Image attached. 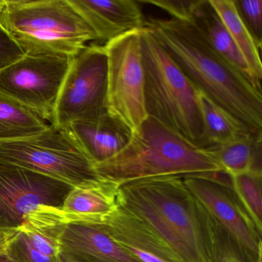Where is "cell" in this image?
Returning a JSON list of instances; mask_svg holds the SVG:
<instances>
[{
	"label": "cell",
	"instance_id": "22",
	"mask_svg": "<svg viewBox=\"0 0 262 262\" xmlns=\"http://www.w3.org/2000/svg\"><path fill=\"white\" fill-rule=\"evenodd\" d=\"M48 126L34 112L0 93V142L30 137Z\"/></svg>",
	"mask_w": 262,
	"mask_h": 262
},
{
	"label": "cell",
	"instance_id": "1",
	"mask_svg": "<svg viewBox=\"0 0 262 262\" xmlns=\"http://www.w3.org/2000/svg\"><path fill=\"white\" fill-rule=\"evenodd\" d=\"M118 205L148 225L183 262H211L216 222L182 177L147 178L122 184Z\"/></svg>",
	"mask_w": 262,
	"mask_h": 262
},
{
	"label": "cell",
	"instance_id": "20",
	"mask_svg": "<svg viewBox=\"0 0 262 262\" xmlns=\"http://www.w3.org/2000/svg\"><path fill=\"white\" fill-rule=\"evenodd\" d=\"M208 2L245 59L254 82L259 88L262 89V64L260 56L261 47L256 42L244 24L236 8L234 0H208Z\"/></svg>",
	"mask_w": 262,
	"mask_h": 262
},
{
	"label": "cell",
	"instance_id": "5",
	"mask_svg": "<svg viewBox=\"0 0 262 262\" xmlns=\"http://www.w3.org/2000/svg\"><path fill=\"white\" fill-rule=\"evenodd\" d=\"M141 47L147 114L204 148L199 91L145 27Z\"/></svg>",
	"mask_w": 262,
	"mask_h": 262
},
{
	"label": "cell",
	"instance_id": "15",
	"mask_svg": "<svg viewBox=\"0 0 262 262\" xmlns=\"http://www.w3.org/2000/svg\"><path fill=\"white\" fill-rule=\"evenodd\" d=\"M61 251L82 262H137L101 224H70L61 236Z\"/></svg>",
	"mask_w": 262,
	"mask_h": 262
},
{
	"label": "cell",
	"instance_id": "23",
	"mask_svg": "<svg viewBox=\"0 0 262 262\" xmlns=\"http://www.w3.org/2000/svg\"><path fill=\"white\" fill-rule=\"evenodd\" d=\"M231 188L262 234V171L229 177Z\"/></svg>",
	"mask_w": 262,
	"mask_h": 262
},
{
	"label": "cell",
	"instance_id": "7",
	"mask_svg": "<svg viewBox=\"0 0 262 262\" xmlns=\"http://www.w3.org/2000/svg\"><path fill=\"white\" fill-rule=\"evenodd\" d=\"M141 30H134L105 42L106 113L131 134L148 118L144 96Z\"/></svg>",
	"mask_w": 262,
	"mask_h": 262
},
{
	"label": "cell",
	"instance_id": "28",
	"mask_svg": "<svg viewBox=\"0 0 262 262\" xmlns=\"http://www.w3.org/2000/svg\"><path fill=\"white\" fill-rule=\"evenodd\" d=\"M0 262H17L7 248L1 234H0Z\"/></svg>",
	"mask_w": 262,
	"mask_h": 262
},
{
	"label": "cell",
	"instance_id": "24",
	"mask_svg": "<svg viewBox=\"0 0 262 262\" xmlns=\"http://www.w3.org/2000/svg\"><path fill=\"white\" fill-rule=\"evenodd\" d=\"M141 4H150L159 7L180 21H194L196 13L203 0H139Z\"/></svg>",
	"mask_w": 262,
	"mask_h": 262
},
{
	"label": "cell",
	"instance_id": "12",
	"mask_svg": "<svg viewBox=\"0 0 262 262\" xmlns=\"http://www.w3.org/2000/svg\"><path fill=\"white\" fill-rule=\"evenodd\" d=\"M101 225L136 261L183 262L148 225L122 207Z\"/></svg>",
	"mask_w": 262,
	"mask_h": 262
},
{
	"label": "cell",
	"instance_id": "3",
	"mask_svg": "<svg viewBox=\"0 0 262 262\" xmlns=\"http://www.w3.org/2000/svg\"><path fill=\"white\" fill-rule=\"evenodd\" d=\"M95 170L119 185L147 178L223 173L211 148L198 146L151 116L119 153L95 164Z\"/></svg>",
	"mask_w": 262,
	"mask_h": 262
},
{
	"label": "cell",
	"instance_id": "11",
	"mask_svg": "<svg viewBox=\"0 0 262 262\" xmlns=\"http://www.w3.org/2000/svg\"><path fill=\"white\" fill-rule=\"evenodd\" d=\"M70 187L42 174L0 162V232L17 228L40 205L59 206Z\"/></svg>",
	"mask_w": 262,
	"mask_h": 262
},
{
	"label": "cell",
	"instance_id": "13",
	"mask_svg": "<svg viewBox=\"0 0 262 262\" xmlns=\"http://www.w3.org/2000/svg\"><path fill=\"white\" fill-rule=\"evenodd\" d=\"M97 37L107 42L145 27L146 19L139 0H69Z\"/></svg>",
	"mask_w": 262,
	"mask_h": 262
},
{
	"label": "cell",
	"instance_id": "6",
	"mask_svg": "<svg viewBox=\"0 0 262 262\" xmlns=\"http://www.w3.org/2000/svg\"><path fill=\"white\" fill-rule=\"evenodd\" d=\"M0 162L38 173L70 188L100 177L94 162L67 130L53 125L30 137L0 142Z\"/></svg>",
	"mask_w": 262,
	"mask_h": 262
},
{
	"label": "cell",
	"instance_id": "14",
	"mask_svg": "<svg viewBox=\"0 0 262 262\" xmlns=\"http://www.w3.org/2000/svg\"><path fill=\"white\" fill-rule=\"evenodd\" d=\"M119 186L100 176L70 188L59 206L66 224L104 223L119 206Z\"/></svg>",
	"mask_w": 262,
	"mask_h": 262
},
{
	"label": "cell",
	"instance_id": "26",
	"mask_svg": "<svg viewBox=\"0 0 262 262\" xmlns=\"http://www.w3.org/2000/svg\"><path fill=\"white\" fill-rule=\"evenodd\" d=\"M234 2L244 24L248 27L256 42L261 47V0H234Z\"/></svg>",
	"mask_w": 262,
	"mask_h": 262
},
{
	"label": "cell",
	"instance_id": "18",
	"mask_svg": "<svg viewBox=\"0 0 262 262\" xmlns=\"http://www.w3.org/2000/svg\"><path fill=\"white\" fill-rule=\"evenodd\" d=\"M194 22L199 26L213 50L262 93V89L254 82L247 62L208 0H203Z\"/></svg>",
	"mask_w": 262,
	"mask_h": 262
},
{
	"label": "cell",
	"instance_id": "9",
	"mask_svg": "<svg viewBox=\"0 0 262 262\" xmlns=\"http://www.w3.org/2000/svg\"><path fill=\"white\" fill-rule=\"evenodd\" d=\"M72 58L25 55L0 71V93L52 122Z\"/></svg>",
	"mask_w": 262,
	"mask_h": 262
},
{
	"label": "cell",
	"instance_id": "21",
	"mask_svg": "<svg viewBox=\"0 0 262 262\" xmlns=\"http://www.w3.org/2000/svg\"><path fill=\"white\" fill-rule=\"evenodd\" d=\"M199 100L203 123L204 148L222 145L254 133L199 91Z\"/></svg>",
	"mask_w": 262,
	"mask_h": 262
},
{
	"label": "cell",
	"instance_id": "10",
	"mask_svg": "<svg viewBox=\"0 0 262 262\" xmlns=\"http://www.w3.org/2000/svg\"><path fill=\"white\" fill-rule=\"evenodd\" d=\"M182 177L187 188L236 242L251 262H261V233L221 174Z\"/></svg>",
	"mask_w": 262,
	"mask_h": 262
},
{
	"label": "cell",
	"instance_id": "27",
	"mask_svg": "<svg viewBox=\"0 0 262 262\" xmlns=\"http://www.w3.org/2000/svg\"><path fill=\"white\" fill-rule=\"evenodd\" d=\"M25 56L11 36L0 27V71Z\"/></svg>",
	"mask_w": 262,
	"mask_h": 262
},
{
	"label": "cell",
	"instance_id": "29",
	"mask_svg": "<svg viewBox=\"0 0 262 262\" xmlns=\"http://www.w3.org/2000/svg\"><path fill=\"white\" fill-rule=\"evenodd\" d=\"M53 262H82L76 257H73L71 254H67L64 251H61L55 258L53 259Z\"/></svg>",
	"mask_w": 262,
	"mask_h": 262
},
{
	"label": "cell",
	"instance_id": "2",
	"mask_svg": "<svg viewBox=\"0 0 262 262\" xmlns=\"http://www.w3.org/2000/svg\"><path fill=\"white\" fill-rule=\"evenodd\" d=\"M145 27L194 88L254 133H262V93L221 57L194 21L150 18Z\"/></svg>",
	"mask_w": 262,
	"mask_h": 262
},
{
	"label": "cell",
	"instance_id": "8",
	"mask_svg": "<svg viewBox=\"0 0 262 262\" xmlns=\"http://www.w3.org/2000/svg\"><path fill=\"white\" fill-rule=\"evenodd\" d=\"M107 56L104 46L90 44L72 58L51 125L65 128L106 114Z\"/></svg>",
	"mask_w": 262,
	"mask_h": 262
},
{
	"label": "cell",
	"instance_id": "30",
	"mask_svg": "<svg viewBox=\"0 0 262 262\" xmlns=\"http://www.w3.org/2000/svg\"><path fill=\"white\" fill-rule=\"evenodd\" d=\"M4 3H5V0H0V13H1V11H2L3 7L4 6Z\"/></svg>",
	"mask_w": 262,
	"mask_h": 262
},
{
	"label": "cell",
	"instance_id": "25",
	"mask_svg": "<svg viewBox=\"0 0 262 262\" xmlns=\"http://www.w3.org/2000/svg\"><path fill=\"white\" fill-rule=\"evenodd\" d=\"M211 262H251L231 236L217 222L215 245Z\"/></svg>",
	"mask_w": 262,
	"mask_h": 262
},
{
	"label": "cell",
	"instance_id": "16",
	"mask_svg": "<svg viewBox=\"0 0 262 262\" xmlns=\"http://www.w3.org/2000/svg\"><path fill=\"white\" fill-rule=\"evenodd\" d=\"M95 164L111 159L128 143L131 133L108 114L65 127Z\"/></svg>",
	"mask_w": 262,
	"mask_h": 262
},
{
	"label": "cell",
	"instance_id": "17",
	"mask_svg": "<svg viewBox=\"0 0 262 262\" xmlns=\"http://www.w3.org/2000/svg\"><path fill=\"white\" fill-rule=\"evenodd\" d=\"M59 206L39 205L26 214L16 228L35 249L52 260L61 251V236L67 226Z\"/></svg>",
	"mask_w": 262,
	"mask_h": 262
},
{
	"label": "cell",
	"instance_id": "4",
	"mask_svg": "<svg viewBox=\"0 0 262 262\" xmlns=\"http://www.w3.org/2000/svg\"><path fill=\"white\" fill-rule=\"evenodd\" d=\"M0 27L30 56L73 58L97 41L69 0H5Z\"/></svg>",
	"mask_w": 262,
	"mask_h": 262
},
{
	"label": "cell",
	"instance_id": "19",
	"mask_svg": "<svg viewBox=\"0 0 262 262\" xmlns=\"http://www.w3.org/2000/svg\"><path fill=\"white\" fill-rule=\"evenodd\" d=\"M262 133H249L222 145L210 147L228 177L262 171Z\"/></svg>",
	"mask_w": 262,
	"mask_h": 262
}]
</instances>
